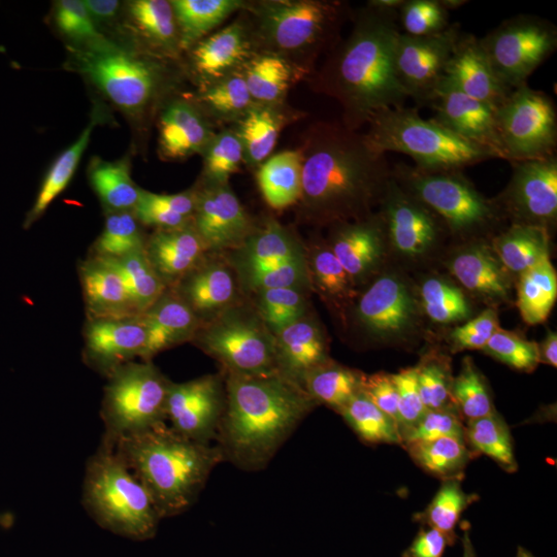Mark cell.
Masks as SVG:
<instances>
[{"mask_svg": "<svg viewBox=\"0 0 557 557\" xmlns=\"http://www.w3.org/2000/svg\"><path fill=\"white\" fill-rule=\"evenodd\" d=\"M233 205L344 317L412 341L456 310L493 248V208L456 180L325 131L223 152Z\"/></svg>", "mask_w": 557, "mask_h": 557, "instance_id": "obj_1", "label": "cell"}, {"mask_svg": "<svg viewBox=\"0 0 557 557\" xmlns=\"http://www.w3.org/2000/svg\"><path fill=\"white\" fill-rule=\"evenodd\" d=\"M384 22L399 81L453 137L505 168L530 161L539 102L511 3L406 0Z\"/></svg>", "mask_w": 557, "mask_h": 557, "instance_id": "obj_2", "label": "cell"}, {"mask_svg": "<svg viewBox=\"0 0 557 557\" xmlns=\"http://www.w3.org/2000/svg\"><path fill=\"white\" fill-rule=\"evenodd\" d=\"M164 72L183 100L223 127L288 146L332 131L288 81L251 3L183 0L164 16Z\"/></svg>", "mask_w": 557, "mask_h": 557, "instance_id": "obj_3", "label": "cell"}, {"mask_svg": "<svg viewBox=\"0 0 557 557\" xmlns=\"http://www.w3.org/2000/svg\"><path fill=\"white\" fill-rule=\"evenodd\" d=\"M478 453L511 480L557 478V300H520L478 357Z\"/></svg>", "mask_w": 557, "mask_h": 557, "instance_id": "obj_4", "label": "cell"}, {"mask_svg": "<svg viewBox=\"0 0 557 557\" xmlns=\"http://www.w3.org/2000/svg\"><path fill=\"white\" fill-rule=\"evenodd\" d=\"M288 357H278L270 372L242 399L239 412L196 453L183 458L164 480L137 523L121 557H201L218 536L245 468L267 434L278 384L288 375Z\"/></svg>", "mask_w": 557, "mask_h": 557, "instance_id": "obj_5", "label": "cell"}, {"mask_svg": "<svg viewBox=\"0 0 557 557\" xmlns=\"http://www.w3.org/2000/svg\"><path fill=\"white\" fill-rule=\"evenodd\" d=\"M263 523L276 557H412L394 533L384 480L317 483L282 471Z\"/></svg>", "mask_w": 557, "mask_h": 557, "instance_id": "obj_6", "label": "cell"}, {"mask_svg": "<svg viewBox=\"0 0 557 557\" xmlns=\"http://www.w3.org/2000/svg\"><path fill=\"white\" fill-rule=\"evenodd\" d=\"M251 13L282 65L338 57L359 22V7L347 0H260Z\"/></svg>", "mask_w": 557, "mask_h": 557, "instance_id": "obj_7", "label": "cell"}, {"mask_svg": "<svg viewBox=\"0 0 557 557\" xmlns=\"http://www.w3.org/2000/svg\"><path fill=\"white\" fill-rule=\"evenodd\" d=\"M536 84L539 143L557 149V0L511 3Z\"/></svg>", "mask_w": 557, "mask_h": 557, "instance_id": "obj_8", "label": "cell"}]
</instances>
